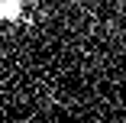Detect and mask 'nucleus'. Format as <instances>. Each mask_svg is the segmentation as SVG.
<instances>
[{
  "label": "nucleus",
  "mask_w": 126,
  "mask_h": 123,
  "mask_svg": "<svg viewBox=\"0 0 126 123\" xmlns=\"http://www.w3.org/2000/svg\"><path fill=\"white\" fill-rule=\"evenodd\" d=\"M0 19L3 23H29V10H26V0H0Z\"/></svg>",
  "instance_id": "obj_1"
}]
</instances>
